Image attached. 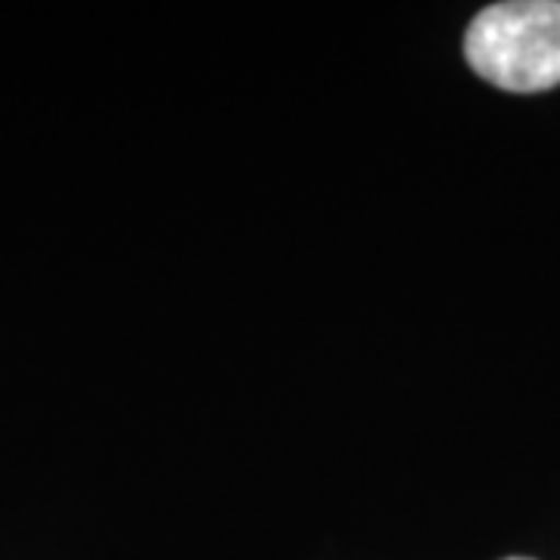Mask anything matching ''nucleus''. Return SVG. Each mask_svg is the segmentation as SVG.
I'll return each instance as SVG.
<instances>
[{"mask_svg":"<svg viewBox=\"0 0 560 560\" xmlns=\"http://www.w3.org/2000/svg\"><path fill=\"white\" fill-rule=\"evenodd\" d=\"M470 69L511 94L560 84V0H504L480 10L464 35Z\"/></svg>","mask_w":560,"mask_h":560,"instance_id":"obj_1","label":"nucleus"},{"mask_svg":"<svg viewBox=\"0 0 560 560\" xmlns=\"http://www.w3.org/2000/svg\"><path fill=\"white\" fill-rule=\"evenodd\" d=\"M504 560H536V558H504Z\"/></svg>","mask_w":560,"mask_h":560,"instance_id":"obj_2","label":"nucleus"}]
</instances>
